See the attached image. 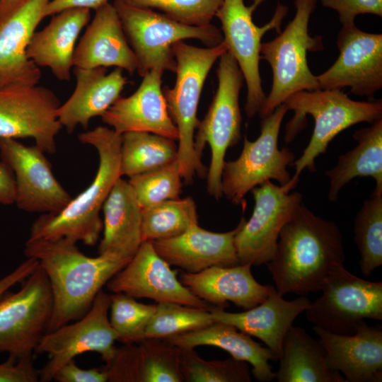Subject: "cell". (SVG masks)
Listing matches in <instances>:
<instances>
[{"label":"cell","mask_w":382,"mask_h":382,"mask_svg":"<svg viewBox=\"0 0 382 382\" xmlns=\"http://www.w3.org/2000/svg\"><path fill=\"white\" fill-rule=\"evenodd\" d=\"M182 176L178 159L153 170L129 178L130 184L141 209L163 201L180 197Z\"/></svg>","instance_id":"f35d334b"},{"label":"cell","mask_w":382,"mask_h":382,"mask_svg":"<svg viewBox=\"0 0 382 382\" xmlns=\"http://www.w3.org/2000/svg\"><path fill=\"white\" fill-rule=\"evenodd\" d=\"M318 0H294L296 13L283 31L273 40L262 42L260 59L272 71L270 92L258 114L260 118L272 112L292 94L317 90L316 76L307 62V52L323 49V37L308 33V23Z\"/></svg>","instance_id":"8992f818"},{"label":"cell","mask_w":382,"mask_h":382,"mask_svg":"<svg viewBox=\"0 0 382 382\" xmlns=\"http://www.w3.org/2000/svg\"><path fill=\"white\" fill-rule=\"evenodd\" d=\"M103 237L98 255L130 260L141 240V208L129 183L120 178L103 206Z\"/></svg>","instance_id":"f1b7e54d"},{"label":"cell","mask_w":382,"mask_h":382,"mask_svg":"<svg viewBox=\"0 0 382 382\" xmlns=\"http://www.w3.org/2000/svg\"><path fill=\"white\" fill-rule=\"evenodd\" d=\"M109 320L123 344L139 342L145 337L146 326L156 311V304H144L123 293L110 294Z\"/></svg>","instance_id":"74e56055"},{"label":"cell","mask_w":382,"mask_h":382,"mask_svg":"<svg viewBox=\"0 0 382 382\" xmlns=\"http://www.w3.org/2000/svg\"><path fill=\"white\" fill-rule=\"evenodd\" d=\"M163 74L159 69L145 74L134 93L128 97H119L103 114V122L120 134L146 132L178 139V129L163 92Z\"/></svg>","instance_id":"d6986e66"},{"label":"cell","mask_w":382,"mask_h":382,"mask_svg":"<svg viewBox=\"0 0 382 382\" xmlns=\"http://www.w3.org/2000/svg\"><path fill=\"white\" fill-rule=\"evenodd\" d=\"M196 224L197 206L191 197L168 199L141 209L142 242L175 237Z\"/></svg>","instance_id":"836d02e7"},{"label":"cell","mask_w":382,"mask_h":382,"mask_svg":"<svg viewBox=\"0 0 382 382\" xmlns=\"http://www.w3.org/2000/svg\"><path fill=\"white\" fill-rule=\"evenodd\" d=\"M52 380L57 382H106L108 376L104 368L83 369L72 359L55 373Z\"/></svg>","instance_id":"7bdbcfd3"},{"label":"cell","mask_w":382,"mask_h":382,"mask_svg":"<svg viewBox=\"0 0 382 382\" xmlns=\"http://www.w3.org/2000/svg\"><path fill=\"white\" fill-rule=\"evenodd\" d=\"M296 185H277L267 180L251 190L255 205L251 217L244 221L235 236L239 264L265 265L273 256L279 233L302 203Z\"/></svg>","instance_id":"5bb4252c"},{"label":"cell","mask_w":382,"mask_h":382,"mask_svg":"<svg viewBox=\"0 0 382 382\" xmlns=\"http://www.w3.org/2000/svg\"><path fill=\"white\" fill-rule=\"evenodd\" d=\"M120 68L107 74L105 67H74L75 88L57 111L62 127L71 134L78 126L87 129L90 120L103 114L120 97L127 79Z\"/></svg>","instance_id":"484cf974"},{"label":"cell","mask_w":382,"mask_h":382,"mask_svg":"<svg viewBox=\"0 0 382 382\" xmlns=\"http://www.w3.org/2000/svg\"><path fill=\"white\" fill-rule=\"evenodd\" d=\"M61 104L45 86L11 84L0 88V138H31L44 153L54 154L56 137L62 128L57 117Z\"/></svg>","instance_id":"9a60e30c"},{"label":"cell","mask_w":382,"mask_h":382,"mask_svg":"<svg viewBox=\"0 0 382 382\" xmlns=\"http://www.w3.org/2000/svg\"><path fill=\"white\" fill-rule=\"evenodd\" d=\"M137 6L157 9L183 25L202 27L211 21L223 0H124Z\"/></svg>","instance_id":"ab89813d"},{"label":"cell","mask_w":382,"mask_h":382,"mask_svg":"<svg viewBox=\"0 0 382 382\" xmlns=\"http://www.w3.org/2000/svg\"><path fill=\"white\" fill-rule=\"evenodd\" d=\"M108 3L109 0H50L45 6L44 16H52L62 11L73 8L96 11Z\"/></svg>","instance_id":"f6af8a7d"},{"label":"cell","mask_w":382,"mask_h":382,"mask_svg":"<svg viewBox=\"0 0 382 382\" xmlns=\"http://www.w3.org/2000/svg\"><path fill=\"white\" fill-rule=\"evenodd\" d=\"M37 146L15 139L0 138V156L13 171L15 204L28 212L57 213L72 199L54 177L52 166Z\"/></svg>","instance_id":"e0dca14e"},{"label":"cell","mask_w":382,"mask_h":382,"mask_svg":"<svg viewBox=\"0 0 382 382\" xmlns=\"http://www.w3.org/2000/svg\"><path fill=\"white\" fill-rule=\"evenodd\" d=\"M214 323L210 310L173 302H159L146 330V338H167Z\"/></svg>","instance_id":"d590c367"},{"label":"cell","mask_w":382,"mask_h":382,"mask_svg":"<svg viewBox=\"0 0 382 382\" xmlns=\"http://www.w3.org/2000/svg\"><path fill=\"white\" fill-rule=\"evenodd\" d=\"M288 111L283 103L262 117L259 137L253 141L245 137L238 158L224 162L222 193L233 204L244 209L246 194L267 180H276L282 186L290 181L287 166H292L295 155L289 148L278 146L281 125Z\"/></svg>","instance_id":"9c48e42d"},{"label":"cell","mask_w":382,"mask_h":382,"mask_svg":"<svg viewBox=\"0 0 382 382\" xmlns=\"http://www.w3.org/2000/svg\"><path fill=\"white\" fill-rule=\"evenodd\" d=\"M23 0H0V23L10 16Z\"/></svg>","instance_id":"7dc6e473"},{"label":"cell","mask_w":382,"mask_h":382,"mask_svg":"<svg viewBox=\"0 0 382 382\" xmlns=\"http://www.w3.org/2000/svg\"><path fill=\"white\" fill-rule=\"evenodd\" d=\"M310 303L305 296L286 300L271 285L267 297L251 308L241 313H230L224 308L216 307L210 309V312L214 322L231 325L262 340L277 361L281 355L282 342L287 330Z\"/></svg>","instance_id":"603a6c76"},{"label":"cell","mask_w":382,"mask_h":382,"mask_svg":"<svg viewBox=\"0 0 382 382\" xmlns=\"http://www.w3.org/2000/svg\"><path fill=\"white\" fill-rule=\"evenodd\" d=\"M345 261L338 226L302 204L282 227L273 256L265 265L279 295L305 296L320 291L327 276Z\"/></svg>","instance_id":"6da1fadb"},{"label":"cell","mask_w":382,"mask_h":382,"mask_svg":"<svg viewBox=\"0 0 382 382\" xmlns=\"http://www.w3.org/2000/svg\"><path fill=\"white\" fill-rule=\"evenodd\" d=\"M337 46L336 61L316 76L318 88L349 87L354 95L372 98L382 88V34L364 32L355 23L342 25Z\"/></svg>","instance_id":"2e32d148"},{"label":"cell","mask_w":382,"mask_h":382,"mask_svg":"<svg viewBox=\"0 0 382 382\" xmlns=\"http://www.w3.org/2000/svg\"><path fill=\"white\" fill-rule=\"evenodd\" d=\"M329 366L347 382L382 381V327L363 320L352 335H337L314 326Z\"/></svg>","instance_id":"ffe728a7"},{"label":"cell","mask_w":382,"mask_h":382,"mask_svg":"<svg viewBox=\"0 0 382 382\" xmlns=\"http://www.w3.org/2000/svg\"><path fill=\"white\" fill-rule=\"evenodd\" d=\"M175 140L146 132L121 134L120 174L129 178L162 167L177 159Z\"/></svg>","instance_id":"d6a6232c"},{"label":"cell","mask_w":382,"mask_h":382,"mask_svg":"<svg viewBox=\"0 0 382 382\" xmlns=\"http://www.w3.org/2000/svg\"><path fill=\"white\" fill-rule=\"evenodd\" d=\"M322 294L304 311L314 326L337 335H352L365 319L382 320V282L359 278L344 265L325 278Z\"/></svg>","instance_id":"30bf717a"},{"label":"cell","mask_w":382,"mask_h":382,"mask_svg":"<svg viewBox=\"0 0 382 382\" xmlns=\"http://www.w3.org/2000/svg\"><path fill=\"white\" fill-rule=\"evenodd\" d=\"M50 0H23L0 23V88L11 84L37 85L40 68L29 59L26 50L35 30L45 18Z\"/></svg>","instance_id":"cb8c5ba5"},{"label":"cell","mask_w":382,"mask_h":382,"mask_svg":"<svg viewBox=\"0 0 382 382\" xmlns=\"http://www.w3.org/2000/svg\"><path fill=\"white\" fill-rule=\"evenodd\" d=\"M16 180L11 169L0 161V204L9 205L15 203Z\"/></svg>","instance_id":"bcb514c9"},{"label":"cell","mask_w":382,"mask_h":382,"mask_svg":"<svg viewBox=\"0 0 382 382\" xmlns=\"http://www.w3.org/2000/svg\"><path fill=\"white\" fill-rule=\"evenodd\" d=\"M112 5L137 57V71L141 77L153 69L175 72L172 46L177 42L196 39L207 47L223 42L221 31L212 23L202 27L183 25L162 13L124 0H114Z\"/></svg>","instance_id":"52a82bcc"},{"label":"cell","mask_w":382,"mask_h":382,"mask_svg":"<svg viewBox=\"0 0 382 382\" xmlns=\"http://www.w3.org/2000/svg\"><path fill=\"white\" fill-rule=\"evenodd\" d=\"M73 66H115L130 74L137 71V57L112 4L108 3L96 10L93 20L76 46Z\"/></svg>","instance_id":"d4e9b609"},{"label":"cell","mask_w":382,"mask_h":382,"mask_svg":"<svg viewBox=\"0 0 382 382\" xmlns=\"http://www.w3.org/2000/svg\"><path fill=\"white\" fill-rule=\"evenodd\" d=\"M219 59L217 89L195 134V150L200 156L206 144L210 146L212 157L207 173V190L216 199L223 196L221 174L226 151L241 137L239 96L244 81L237 62L228 51Z\"/></svg>","instance_id":"ba28073f"},{"label":"cell","mask_w":382,"mask_h":382,"mask_svg":"<svg viewBox=\"0 0 382 382\" xmlns=\"http://www.w3.org/2000/svg\"><path fill=\"white\" fill-rule=\"evenodd\" d=\"M110 301V294L101 290L76 322L43 335L35 352L47 354L49 359L39 372L40 381H52L63 365L85 352H97L106 363L112 358L118 337L109 320Z\"/></svg>","instance_id":"4fadbf2b"},{"label":"cell","mask_w":382,"mask_h":382,"mask_svg":"<svg viewBox=\"0 0 382 382\" xmlns=\"http://www.w3.org/2000/svg\"><path fill=\"white\" fill-rule=\"evenodd\" d=\"M284 103L294 115L286 127L285 141H291L302 128L308 115L314 120L310 141L301 156L292 166L295 173L291 181L296 185L304 169L316 170L315 160L325 153L331 141L341 132L356 124H370L382 118V100L357 101L341 89L301 91L287 98Z\"/></svg>","instance_id":"277c9868"},{"label":"cell","mask_w":382,"mask_h":382,"mask_svg":"<svg viewBox=\"0 0 382 382\" xmlns=\"http://www.w3.org/2000/svg\"><path fill=\"white\" fill-rule=\"evenodd\" d=\"M275 373L278 382H347L328 364L325 351L318 340L293 325L287 330Z\"/></svg>","instance_id":"4dcf8cb0"},{"label":"cell","mask_w":382,"mask_h":382,"mask_svg":"<svg viewBox=\"0 0 382 382\" xmlns=\"http://www.w3.org/2000/svg\"><path fill=\"white\" fill-rule=\"evenodd\" d=\"M181 367L186 382H250L248 363L232 357L207 361L194 349L181 348Z\"/></svg>","instance_id":"8d00e7d4"},{"label":"cell","mask_w":382,"mask_h":382,"mask_svg":"<svg viewBox=\"0 0 382 382\" xmlns=\"http://www.w3.org/2000/svg\"><path fill=\"white\" fill-rule=\"evenodd\" d=\"M242 218L233 230L216 233L198 224L175 237L151 241L157 253L170 265L195 273L213 266L239 265L235 236L243 225Z\"/></svg>","instance_id":"7402d4cb"},{"label":"cell","mask_w":382,"mask_h":382,"mask_svg":"<svg viewBox=\"0 0 382 382\" xmlns=\"http://www.w3.org/2000/svg\"><path fill=\"white\" fill-rule=\"evenodd\" d=\"M265 1L253 0L250 6H246L243 0H223L216 13L221 24L227 51L237 62L246 83L245 112L250 119L260 113L267 97L259 69L262 38L272 29L279 33L282 20L288 12L286 6L278 3L272 19L259 27L253 22V13Z\"/></svg>","instance_id":"8fae6325"},{"label":"cell","mask_w":382,"mask_h":382,"mask_svg":"<svg viewBox=\"0 0 382 382\" xmlns=\"http://www.w3.org/2000/svg\"><path fill=\"white\" fill-rule=\"evenodd\" d=\"M76 243L66 238L25 242V256L38 261L52 290L53 308L46 332L85 315L102 288L130 260L109 255L89 257Z\"/></svg>","instance_id":"7a4b0ae2"},{"label":"cell","mask_w":382,"mask_h":382,"mask_svg":"<svg viewBox=\"0 0 382 382\" xmlns=\"http://www.w3.org/2000/svg\"><path fill=\"white\" fill-rule=\"evenodd\" d=\"M53 299L48 278L38 267L16 292L0 297V353L32 356L52 316Z\"/></svg>","instance_id":"7c38bea8"},{"label":"cell","mask_w":382,"mask_h":382,"mask_svg":"<svg viewBox=\"0 0 382 382\" xmlns=\"http://www.w3.org/2000/svg\"><path fill=\"white\" fill-rule=\"evenodd\" d=\"M82 144L93 146L98 154V167L88 187L61 211L42 214L32 224L29 238H66L93 246L103 231L100 209L112 188L121 178V134L112 128L98 126L78 135Z\"/></svg>","instance_id":"3957f363"},{"label":"cell","mask_w":382,"mask_h":382,"mask_svg":"<svg viewBox=\"0 0 382 382\" xmlns=\"http://www.w3.org/2000/svg\"><path fill=\"white\" fill-rule=\"evenodd\" d=\"M39 372L35 369L32 356L9 357L0 364V382H37Z\"/></svg>","instance_id":"b9f144b4"},{"label":"cell","mask_w":382,"mask_h":382,"mask_svg":"<svg viewBox=\"0 0 382 382\" xmlns=\"http://www.w3.org/2000/svg\"><path fill=\"white\" fill-rule=\"evenodd\" d=\"M163 339L180 348L194 349L202 345L219 347L233 358L250 364L252 374L258 381L270 382L275 379V373L269 363L270 360L274 361L270 349L231 325L214 322L206 327Z\"/></svg>","instance_id":"f546056e"},{"label":"cell","mask_w":382,"mask_h":382,"mask_svg":"<svg viewBox=\"0 0 382 382\" xmlns=\"http://www.w3.org/2000/svg\"><path fill=\"white\" fill-rule=\"evenodd\" d=\"M326 8L337 11L342 25L354 24L356 16L374 14L382 16V0H320Z\"/></svg>","instance_id":"60d3db41"},{"label":"cell","mask_w":382,"mask_h":382,"mask_svg":"<svg viewBox=\"0 0 382 382\" xmlns=\"http://www.w3.org/2000/svg\"><path fill=\"white\" fill-rule=\"evenodd\" d=\"M172 51L176 61L173 88H163L168 112L178 133V161L183 180L190 185L207 168L195 147V132L199 123L197 108L204 81L214 62L227 51L226 44L199 47L179 41Z\"/></svg>","instance_id":"5b68a950"},{"label":"cell","mask_w":382,"mask_h":382,"mask_svg":"<svg viewBox=\"0 0 382 382\" xmlns=\"http://www.w3.org/2000/svg\"><path fill=\"white\" fill-rule=\"evenodd\" d=\"M52 16L43 29L33 33L26 54L39 68H49L58 80L68 81L76 41L90 21V9L68 8Z\"/></svg>","instance_id":"83f0119b"},{"label":"cell","mask_w":382,"mask_h":382,"mask_svg":"<svg viewBox=\"0 0 382 382\" xmlns=\"http://www.w3.org/2000/svg\"><path fill=\"white\" fill-rule=\"evenodd\" d=\"M251 265L213 266L195 273L183 272L180 282L208 303L224 308L228 301L244 310L261 303L271 285H262L252 274Z\"/></svg>","instance_id":"4316f807"},{"label":"cell","mask_w":382,"mask_h":382,"mask_svg":"<svg viewBox=\"0 0 382 382\" xmlns=\"http://www.w3.org/2000/svg\"><path fill=\"white\" fill-rule=\"evenodd\" d=\"M357 146L340 155L336 165L325 171L330 178L328 199L335 202L342 188L357 177H371L382 190V118L352 135Z\"/></svg>","instance_id":"1f68e13d"},{"label":"cell","mask_w":382,"mask_h":382,"mask_svg":"<svg viewBox=\"0 0 382 382\" xmlns=\"http://www.w3.org/2000/svg\"><path fill=\"white\" fill-rule=\"evenodd\" d=\"M39 265L38 261L33 257L19 265L13 271L0 279V297L15 284L23 282Z\"/></svg>","instance_id":"ee69618b"},{"label":"cell","mask_w":382,"mask_h":382,"mask_svg":"<svg viewBox=\"0 0 382 382\" xmlns=\"http://www.w3.org/2000/svg\"><path fill=\"white\" fill-rule=\"evenodd\" d=\"M354 241L362 274L370 275L382 265V190L374 188L357 213Z\"/></svg>","instance_id":"e575fe53"},{"label":"cell","mask_w":382,"mask_h":382,"mask_svg":"<svg viewBox=\"0 0 382 382\" xmlns=\"http://www.w3.org/2000/svg\"><path fill=\"white\" fill-rule=\"evenodd\" d=\"M156 251L151 241H143L127 265L107 283L112 293L159 302H173L210 310L209 303L178 280L177 273Z\"/></svg>","instance_id":"ac0fdd59"},{"label":"cell","mask_w":382,"mask_h":382,"mask_svg":"<svg viewBox=\"0 0 382 382\" xmlns=\"http://www.w3.org/2000/svg\"><path fill=\"white\" fill-rule=\"evenodd\" d=\"M105 369L110 382H183L181 348L163 338L116 347Z\"/></svg>","instance_id":"44dd1931"}]
</instances>
